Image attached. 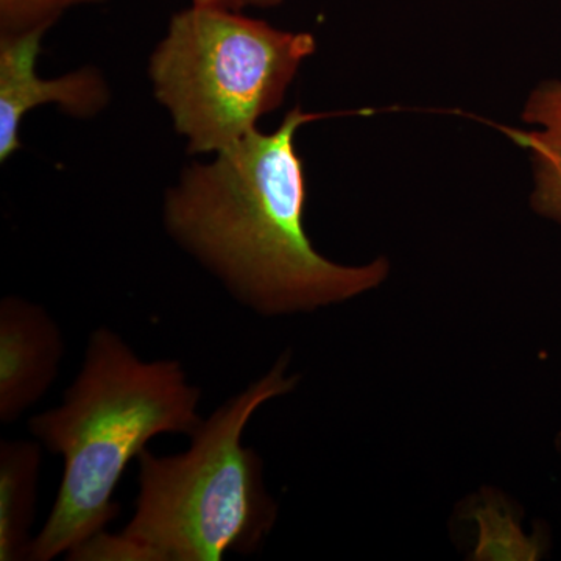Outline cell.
<instances>
[{
    "mask_svg": "<svg viewBox=\"0 0 561 561\" xmlns=\"http://www.w3.org/2000/svg\"><path fill=\"white\" fill-rule=\"evenodd\" d=\"M103 0H0V36L47 31L66 10Z\"/></svg>",
    "mask_w": 561,
    "mask_h": 561,
    "instance_id": "9c48e42d",
    "label": "cell"
},
{
    "mask_svg": "<svg viewBox=\"0 0 561 561\" xmlns=\"http://www.w3.org/2000/svg\"><path fill=\"white\" fill-rule=\"evenodd\" d=\"M47 31L0 36V160L7 161L21 147L20 128L28 111L55 103L69 116L91 117L105 108L110 92L101 73L92 68L60 79H41L36 58Z\"/></svg>",
    "mask_w": 561,
    "mask_h": 561,
    "instance_id": "5b68a950",
    "label": "cell"
},
{
    "mask_svg": "<svg viewBox=\"0 0 561 561\" xmlns=\"http://www.w3.org/2000/svg\"><path fill=\"white\" fill-rule=\"evenodd\" d=\"M284 354L224 402L191 435L186 451L138 457L135 515L122 534L102 531L68 560L221 561L256 552L276 519L262 478V460L243 445V432L265 402L290 393Z\"/></svg>",
    "mask_w": 561,
    "mask_h": 561,
    "instance_id": "3957f363",
    "label": "cell"
},
{
    "mask_svg": "<svg viewBox=\"0 0 561 561\" xmlns=\"http://www.w3.org/2000/svg\"><path fill=\"white\" fill-rule=\"evenodd\" d=\"M201 398L179 360H142L116 331H92L61 404L28 420L33 437L62 457L60 489L28 560L69 557L108 529L128 465L158 435L191 437L203 421Z\"/></svg>",
    "mask_w": 561,
    "mask_h": 561,
    "instance_id": "7a4b0ae2",
    "label": "cell"
},
{
    "mask_svg": "<svg viewBox=\"0 0 561 561\" xmlns=\"http://www.w3.org/2000/svg\"><path fill=\"white\" fill-rule=\"evenodd\" d=\"M65 354L57 321L20 297L0 302V421L14 423L54 386Z\"/></svg>",
    "mask_w": 561,
    "mask_h": 561,
    "instance_id": "8992f818",
    "label": "cell"
},
{
    "mask_svg": "<svg viewBox=\"0 0 561 561\" xmlns=\"http://www.w3.org/2000/svg\"><path fill=\"white\" fill-rule=\"evenodd\" d=\"M43 445L0 443V561L28 560Z\"/></svg>",
    "mask_w": 561,
    "mask_h": 561,
    "instance_id": "52a82bcc",
    "label": "cell"
},
{
    "mask_svg": "<svg viewBox=\"0 0 561 561\" xmlns=\"http://www.w3.org/2000/svg\"><path fill=\"white\" fill-rule=\"evenodd\" d=\"M192 2H194V5L216 7V9L241 11L247 9V7L271 9V7L279 5L283 0H192Z\"/></svg>",
    "mask_w": 561,
    "mask_h": 561,
    "instance_id": "30bf717a",
    "label": "cell"
},
{
    "mask_svg": "<svg viewBox=\"0 0 561 561\" xmlns=\"http://www.w3.org/2000/svg\"><path fill=\"white\" fill-rule=\"evenodd\" d=\"M523 119L540 125L542 130L522 131L505 128L518 146L531 151L535 191L531 206L561 224V81H545L531 92Z\"/></svg>",
    "mask_w": 561,
    "mask_h": 561,
    "instance_id": "ba28073f",
    "label": "cell"
},
{
    "mask_svg": "<svg viewBox=\"0 0 561 561\" xmlns=\"http://www.w3.org/2000/svg\"><path fill=\"white\" fill-rule=\"evenodd\" d=\"M320 114L291 110L278 130H253L194 164L168 192L173 241L213 273L232 298L264 317L308 312L381 284L383 260L345 267L313 249L302 225L306 179L295 149L301 125Z\"/></svg>",
    "mask_w": 561,
    "mask_h": 561,
    "instance_id": "6da1fadb",
    "label": "cell"
},
{
    "mask_svg": "<svg viewBox=\"0 0 561 561\" xmlns=\"http://www.w3.org/2000/svg\"><path fill=\"white\" fill-rule=\"evenodd\" d=\"M313 50L309 33L278 31L239 11L192 5L172 18L151 57L150 77L192 153H219L278 108Z\"/></svg>",
    "mask_w": 561,
    "mask_h": 561,
    "instance_id": "277c9868",
    "label": "cell"
}]
</instances>
